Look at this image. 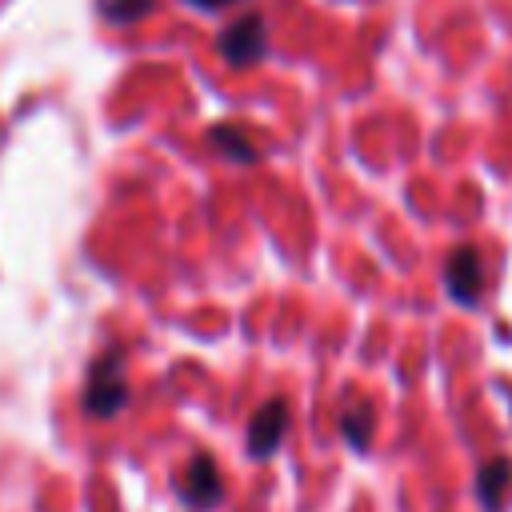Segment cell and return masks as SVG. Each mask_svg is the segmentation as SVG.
<instances>
[{
	"label": "cell",
	"mask_w": 512,
	"mask_h": 512,
	"mask_svg": "<svg viewBox=\"0 0 512 512\" xmlns=\"http://www.w3.org/2000/svg\"><path fill=\"white\" fill-rule=\"evenodd\" d=\"M184 4H192V8H200V12H220V8H228V4H236V0H184Z\"/></svg>",
	"instance_id": "10"
},
{
	"label": "cell",
	"mask_w": 512,
	"mask_h": 512,
	"mask_svg": "<svg viewBox=\"0 0 512 512\" xmlns=\"http://www.w3.org/2000/svg\"><path fill=\"white\" fill-rule=\"evenodd\" d=\"M156 8V0H96V12L108 24H136Z\"/></svg>",
	"instance_id": "9"
},
{
	"label": "cell",
	"mask_w": 512,
	"mask_h": 512,
	"mask_svg": "<svg viewBox=\"0 0 512 512\" xmlns=\"http://www.w3.org/2000/svg\"><path fill=\"white\" fill-rule=\"evenodd\" d=\"M216 48H220V56H224L232 68H252V64H260L264 52H268V24H264V16H260V12L236 16V20L220 32Z\"/></svg>",
	"instance_id": "2"
},
{
	"label": "cell",
	"mask_w": 512,
	"mask_h": 512,
	"mask_svg": "<svg viewBox=\"0 0 512 512\" xmlns=\"http://www.w3.org/2000/svg\"><path fill=\"white\" fill-rule=\"evenodd\" d=\"M476 496L488 512H500L508 504V496H512V460L508 456H496L476 472Z\"/></svg>",
	"instance_id": "6"
},
{
	"label": "cell",
	"mask_w": 512,
	"mask_h": 512,
	"mask_svg": "<svg viewBox=\"0 0 512 512\" xmlns=\"http://www.w3.org/2000/svg\"><path fill=\"white\" fill-rule=\"evenodd\" d=\"M444 288H448V296H452L456 304H464V308H476V304H480V296H484V260H480V252H476L472 244H464V248H456V252L448 256Z\"/></svg>",
	"instance_id": "4"
},
{
	"label": "cell",
	"mask_w": 512,
	"mask_h": 512,
	"mask_svg": "<svg viewBox=\"0 0 512 512\" xmlns=\"http://www.w3.org/2000/svg\"><path fill=\"white\" fill-rule=\"evenodd\" d=\"M208 140L228 156V160H236V164H248V160H256V148H252V140L236 128V124H216L212 132H208Z\"/></svg>",
	"instance_id": "7"
},
{
	"label": "cell",
	"mask_w": 512,
	"mask_h": 512,
	"mask_svg": "<svg viewBox=\"0 0 512 512\" xmlns=\"http://www.w3.org/2000/svg\"><path fill=\"white\" fill-rule=\"evenodd\" d=\"M80 404H84V416H92V420H108L128 404V380H124L120 352H108V356L88 364Z\"/></svg>",
	"instance_id": "1"
},
{
	"label": "cell",
	"mask_w": 512,
	"mask_h": 512,
	"mask_svg": "<svg viewBox=\"0 0 512 512\" xmlns=\"http://www.w3.org/2000/svg\"><path fill=\"white\" fill-rule=\"evenodd\" d=\"M340 432H344V440H348L352 448H364L368 436H372V408H368L364 400L348 404V408L340 412Z\"/></svg>",
	"instance_id": "8"
},
{
	"label": "cell",
	"mask_w": 512,
	"mask_h": 512,
	"mask_svg": "<svg viewBox=\"0 0 512 512\" xmlns=\"http://www.w3.org/2000/svg\"><path fill=\"white\" fill-rule=\"evenodd\" d=\"M176 492H180V500H184L192 512H208V508H216V504H220V496H224V484H220L216 460H212V456H204V452H196V456L188 460V468L180 472Z\"/></svg>",
	"instance_id": "3"
},
{
	"label": "cell",
	"mask_w": 512,
	"mask_h": 512,
	"mask_svg": "<svg viewBox=\"0 0 512 512\" xmlns=\"http://www.w3.org/2000/svg\"><path fill=\"white\" fill-rule=\"evenodd\" d=\"M284 432H288V400L272 396V400H264V404L256 408V416L248 420V456H260V460L272 456V452L280 448Z\"/></svg>",
	"instance_id": "5"
}]
</instances>
